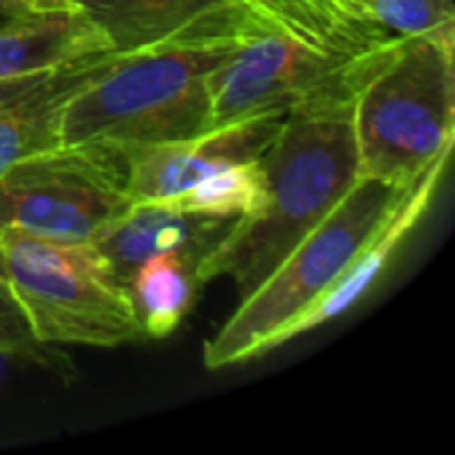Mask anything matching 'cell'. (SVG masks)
Returning a JSON list of instances; mask_svg holds the SVG:
<instances>
[{"label": "cell", "mask_w": 455, "mask_h": 455, "mask_svg": "<svg viewBox=\"0 0 455 455\" xmlns=\"http://www.w3.org/2000/svg\"><path fill=\"white\" fill-rule=\"evenodd\" d=\"M352 101L355 96H333L288 109L259 157L256 203L197 267L200 285L229 277L243 301L355 187Z\"/></svg>", "instance_id": "6da1fadb"}, {"label": "cell", "mask_w": 455, "mask_h": 455, "mask_svg": "<svg viewBox=\"0 0 455 455\" xmlns=\"http://www.w3.org/2000/svg\"><path fill=\"white\" fill-rule=\"evenodd\" d=\"M395 35L339 0H275L213 69V125L355 96Z\"/></svg>", "instance_id": "7a4b0ae2"}, {"label": "cell", "mask_w": 455, "mask_h": 455, "mask_svg": "<svg viewBox=\"0 0 455 455\" xmlns=\"http://www.w3.org/2000/svg\"><path fill=\"white\" fill-rule=\"evenodd\" d=\"M408 187L360 176L341 203L237 304L235 315L205 344V368L221 371L256 360L333 320L341 285Z\"/></svg>", "instance_id": "3957f363"}, {"label": "cell", "mask_w": 455, "mask_h": 455, "mask_svg": "<svg viewBox=\"0 0 455 455\" xmlns=\"http://www.w3.org/2000/svg\"><path fill=\"white\" fill-rule=\"evenodd\" d=\"M243 35H203L120 53L64 104L61 144H165L213 128L208 80Z\"/></svg>", "instance_id": "277c9868"}, {"label": "cell", "mask_w": 455, "mask_h": 455, "mask_svg": "<svg viewBox=\"0 0 455 455\" xmlns=\"http://www.w3.org/2000/svg\"><path fill=\"white\" fill-rule=\"evenodd\" d=\"M360 176L408 187L455 141V45L397 37L352 101Z\"/></svg>", "instance_id": "5b68a950"}, {"label": "cell", "mask_w": 455, "mask_h": 455, "mask_svg": "<svg viewBox=\"0 0 455 455\" xmlns=\"http://www.w3.org/2000/svg\"><path fill=\"white\" fill-rule=\"evenodd\" d=\"M0 280L45 347H117L144 336L128 291L91 243H59L0 229Z\"/></svg>", "instance_id": "8992f818"}, {"label": "cell", "mask_w": 455, "mask_h": 455, "mask_svg": "<svg viewBox=\"0 0 455 455\" xmlns=\"http://www.w3.org/2000/svg\"><path fill=\"white\" fill-rule=\"evenodd\" d=\"M125 163L109 144H56L0 173V229L91 243L131 205Z\"/></svg>", "instance_id": "52a82bcc"}, {"label": "cell", "mask_w": 455, "mask_h": 455, "mask_svg": "<svg viewBox=\"0 0 455 455\" xmlns=\"http://www.w3.org/2000/svg\"><path fill=\"white\" fill-rule=\"evenodd\" d=\"M288 112H264L165 144L117 147L133 203H173L208 176L253 163L277 136Z\"/></svg>", "instance_id": "ba28073f"}, {"label": "cell", "mask_w": 455, "mask_h": 455, "mask_svg": "<svg viewBox=\"0 0 455 455\" xmlns=\"http://www.w3.org/2000/svg\"><path fill=\"white\" fill-rule=\"evenodd\" d=\"M104 43L117 53H136L163 43L248 32L275 0H69Z\"/></svg>", "instance_id": "9c48e42d"}, {"label": "cell", "mask_w": 455, "mask_h": 455, "mask_svg": "<svg viewBox=\"0 0 455 455\" xmlns=\"http://www.w3.org/2000/svg\"><path fill=\"white\" fill-rule=\"evenodd\" d=\"M237 219L240 216L187 211L173 203H131L128 211L91 240V245L112 280L128 288L133 272L160 253H179L200 267L235 229Z\"/></svg>", "instance_id": "30bf717a"}, {"label": "cell", "mask_w": 455, "mask_h": 455, "mask_svg": "<svg viewBox=\"0 0 455 455\" xmlns=\"http://www.w3.org/2000/svg\"><path fill=\"white\" fill-rule=\"evenodd\" d=\"M120 53L101 51L96 56L75 59L56 69V75L27 101L0 112V173L27 155L61 144L64 104L96 80Z\"/></svg>", "instance_id": "8fae6325"}, {"label": "cell", "mask_w": 455, "mask_h": 455, "mask_svg": "<svg viewBox=\"0 0 455 455\" xmlns=\"http://www.w3.org/2000/svg\"><path fill=\"white\" fill-rule=\"evenodd\" d=\"M101 51L109 45L75 11L19 19L0 29V80L56 69Z\"/></svg>", "instance_id": "7c38bea8"}, {"label": "cell", "mask_w": 455, "mask_h": 455, "mask_svg": "<svg viewBox=\"0 0 455 455\" xmlns=\"http://www.w3.org/2000/svg\"><path fill=\"white\" fill-rule=\"evenodd\" d=\"M197 285V267L179 253L144 261L125 288L144 336H168L189 312Z\"/></svg>", "instance_id": "4fadbf2b"}, {"label": "cell", "mask_w": 455, "mask_h": 455, "mask_svg": "<svg viewBox=\"0 0 455 455\" xmlns=\"http://www.w3.org/2000/svg\"><path fill=\"white\" fill-rule=\"evenodd\" d=\"M360 13L395 37H432L455 45V0H360Z\"/></svg>", "instance_id": "5bb4252c"}, {"label": "cell", "mask_w": 455, "mask_h": 455, "mask_svg": "<svg viewBox=\"0 0 455 455\" xmlns=\"http://www.w3.org/2000/svg\"><path fill=\"white\" fill-rule=\"evenodd\" d=\"M259 160H253L243 165H229L208 176L205 181L184 192L179 200H173V205L216 216H245L259 197Z\"/></svg>", "instance_id": "9a60e30c"}, {"label": "cell", "mask_w": 455, "mask_h": 455, "mask_svg": "<svg viewBox=\"0 0 455 455\" xmlns=\"http://www.w3.org/2000/svg\"><path fill=\"white\" fill-rule=\"evenodd\" d=\"M45 344L32 333L21 307L0 280V355H21V357H43Z\"/></svg>", "instance_id": "2e32d148"}, {"label": "cell", "mask_w": 455, "mask_h": 455, "mask_svg": "<svg viewBox=\"0 0 455 455\" xmlns=\"http://www.w3.org/2000/svg\"><path fill=\"white\" fill-rule=\"evenodd\" d=\"M69 64V61H67ZM64 67V64H61ZM59 69V67H56ZM56 69H45V72H32V75H19V77H3L0 80V112L11 109L27 99H32L53 75Z\"/></svg>", "instance_id": "e0dca14e"}, {"label": "cell", "mask_w": 455, "mask_h": 455, "mask_svg": "<svg viewBox=\"0 0 455 455\" xmlns=\"http://www.w3.org/2000/svg\"><path fill=\"white\" fill-rule=\"evenodd\" d=\"M64 11H72L69 0H0V13L11 19H35Z\"/></svg>", "instance_id": "ac0fdd59"}, {"label": "cell", "mask_w": 455, "mask_h": 455, "mask_svg": "<svg viewBox=\"0 0 455 455\" xmlns=\"http://www.w3.org/2000/svg\"><path fill=\"white\" fill-rule=\"evenodd\" d=\"M339 3H344L347 8H352V11H357V13H360V0H339Z\"/></svg>", "instance_id": "d6986e66"}, {"label": "cell", "mask_w": 455, "mask_h": 455, "mask_svg": "<svg viewBox=\"0 0 455 455\" xmlns=\"http://www.w3.org/2000/svg\"><path fill=\"white\" fill-rule=\"evenodd\" d=\"M11 21H19V19H11V16H5V13H0V29H3V27H8Z\"/></svg>", "instance_id": "ffe728a7"}, {"label": "cell", "mask_w": 455, "mask_h": 455, "mask_svg": "<svg viewBox=\"0 0 455 455\" xmlns=\"http://www.w3.org/2000/svg\"><path fill=\"white\" fill-rule=\"evenodd\" d=\"M0 360H3V355H0Z\"/></svg>", "instance_id": "44dd1931"}]
</instances>
